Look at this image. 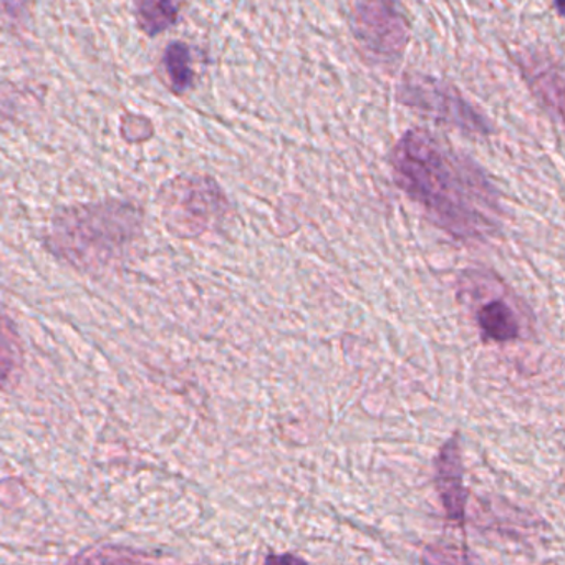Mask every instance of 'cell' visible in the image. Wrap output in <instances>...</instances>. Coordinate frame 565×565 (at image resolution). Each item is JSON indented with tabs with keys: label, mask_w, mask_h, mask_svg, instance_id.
<instances>
[{
	"label": "cell",
	"mask_w": 565,
	"mask_h": 565,
	"mask_svg": "<svg viewBox=\"0 0 565 565\" xmlns=\"http://www.w3.org/2000/svg\"><path fill=\"white\" fill-rule=\"evenodd\" d=\"M138 27L149 37L173 27L180 14L178 0H133Z\"/></svg>",
	"instance_id": "ba28073f"
},
{
	"label": "cell",
	"mask_w": 565,
	"mask_h": 565,
	"mask_svg": "<svg viewBox=\"0 0 565 565\" xmlns=\"http://www.w3.org/2000/svg\"><path fill=\"white\" fill-rule=\"evenodd\" d=\"M399 99L405 105L414 106L431 118L454 126L461 132L476 135L488 133L484 116L479 115L456 90L434 78L417 75L403 80Z\"/></svg>",
	"instance_id": "277c9868"
},
{
	"label": "cell",
	"mask_w": 565,
	"mask_h": 565,
	"mask_svg": "<svg viewBox=\"0 0 565 565\" xmlns=\"http://www.w3.org/2000/svg\"><path fill=\"white\" fill-rule=\"evenodd\" d=\"M161 206L173 233L193 236L210 229L224 216L227 200L211 178L180 177L161 191Z\"/></svg>",
	"instance_id": "3957f363"
},
{
	"label": "cell",
	"mask_w": 565,
	"mask_h": 565,
	"mask_svg": "<svg viewBox=\"0 0 565 565\" xmlns=\"http://www.w3.org/2000/svg\"><path fill=\"white\" fill-rule=\"evenodd\" d=\"M135 226V211L123 204L77 207L55 221V249L78 262L109 258L132 237Z\"/></svg>",
	"instance_id": "7a4b0ae2"
},
{
	"label": "cell",
	"mask_w": 565,
	"mask_h": 565,
	"mask_svg": "<svg viewBox=\"0 0 565 565\" xmlns=\"http://www.w3.org/2000/svg\"><path fill=\"white\" fill-rule=\"evenodd\" d=\"M532 83L542 99L565 118V71L558 67H541L535 70Z\"/></svg>",
	"instance_id": "30bf717a"
},
{
	"label": "cell",
	"mask_w": 565,
	"mask_h": 565,
	"mask_svg": "<svg viewBox=\"0 0 565 565\" xmlns=\"http://www.w3.org/2000/svg\"><path fill=\"white\" fill-rule=\"evenodd\" d=\"M396 184L431 221L457 239H484L498 229L495 187L470 159L425 129H410L392 152Z\"/></svg>",
	"instance_id": "6da1fadb"
},
{
	"label": "cell",
	"mask_w": 565,
	"mask_h": 565,
	"mask_svg": "<svg viewBox=\"0 0 565 565\" xmlns=\"http://www.w3.org/2000/svg\"><path fill=\"white\" fill-rule=\"evenodd\" d=\"M477 326L484 339L506 343L519 337V321L506 302L493 301L477 314Z\"/></svg>",
	"instance_id": "52a82bcc"
},
{
	"label": "cell",
	"mask_w": 565,
	"mask_h": 565,
	"mask_svg": "<svg viewBox=\"0 0 565 565\" xmlns=\"http://www.w3.org/2000/svg\"><path fill=\"white\" fill-rule=\"evenodd\" d=\"M555 9L562 18H565V0H555Z\"/></svg>",
	"instance_id": "8fae6325"
},
{
	"label": "cell",
	"mask_w": 565,
	"mask_h": 565,
	"mask_svg": "<svg viewBox=\"0 0 565 565\" xmlns=\"http://www.w3.org/2000/svg\"><path fill=\"white\" fill-rule=\"evenodd\" d=\"M163 67L170 80L171 90L178 95L188 92L193 86L190 48L183 42L168 45L163 55Z\"/></svg>",
	"instance_id": "9c48e42d"
},
{
	"label": "cell",
	"mask_w": 565,
	"mask_h": 565,
	"mask_svg": "<svg viewBox=\"0 0 565 565\" xmlns=\"http://www.w3.org/2000/svg\"><path fill=\"white\" fill-rule=\"evenodd\" d=\"M437 489L441 505L451 521L463 524L464 511H466V491H464V471L461 461L460 438L454 434L438 454L437 463Z\"/></svg>",
	"instance_id": "8992f818"
},
{
	"label": "cell",
	"mask_w": 565,
	"mask_h": 565,
	"mask_svg": "<svg viewBox=\"0 0 565 565\" xmlns=\"http://www.w3.org/2000/svg\"><path fill=\"white\" fill-rule=\"evenodd\" d=\"M350 25L360 45L376 57H399L407 47L410 31L395 0H352Z\"/></svg>",
	"instance_id": "5b68a950"
}]
</instances>
